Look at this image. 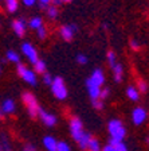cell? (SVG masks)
<instances>
[{"instance_id":"obj_25","label":"cell","mask_w":149,"mask_h":151,"mask_svg":"<svg viewBox=\"0 0 149 151\" xmlns=\"http://www.w3.org/2000/svg\"><path fill=\"white\" fill-rule=\"evenodd\" d=\"M47 16H48L50 19H55L56 16H58V8H56L55 6H50L47 7Z\"/></svg>"},{"instance_id":"obj_29","label":"cell","mask_w":149,"mask_h":151,"mask_svg":"<svg viewBox=\"0 0 149 151\" xmlns=\"http://www.w3.org/2000/svg\"><path fill=\"white\" fill-rule=\"evenodd\" d=\"M91 103H93V107L96 108V109H102V107H103V101L102 100L97 99V100H91Z\"/></svg>"},{"instance_id":"obj_36","label":"cell","mask_w":149,"mask_h":151,"mask_svg":"<svg viewBox=\"0 0 149 151\" xmlns=\"http://www.w3.org/2000/svg\"><path fill=\"white\" fill-rule=\"evenodd\" d=\"M36 1H39V4H41L42 8H44V7H47L50 4V1L51 0H36Z\"/></svg>"},{"instance_id":"obj_5","label":"cell","mask_w":149,"mask_h":151,"mask_svg":"<svg viewBox=\"0 0 149 151\" xmlns=\"http://www.w3.org/2000/svg\"><path fill=\"white\" fill-rule=\"evenodd\" d=\"M18 74L20 76V78L23 81H26L30 85H36L38 78H36V73L34 70L28 69L27 66L22 65V63H18Z\"/></svg>"},{"instance_id":"obj_26","label":"cell","mask_w":149,"mask_h":151,"mask_svg":"<svg viewBox=\"0 0 149 151\" xmlns=\"http://www.w3.org/2000/svg\"><path fill=\"white\" fill-rule=\"evenodd\" d=\"M55 151H71V148L66 142H58V147Z\"/></svg>"},{"instance_id":"obj_24","label":"cell","mask_w":149,"mask_h":151,"mask_svg":"<svg viewBox=\"0 0 149 151\" xmlns=\"http://www.w3.org/2000/svg\"><path fill=\"white\" fill-rule=\"evenodd\" d=\"M118 61H117V55H115V53L114 51H108V63H109V66L112 68V66H114L115 63H117Z\"/></svg>"},{"instance_id":"obj_2","label":"cell","mask_w":149,"mask_h":151,"mask_svg":"<svg viewBox=\"0 0 149 151\" xmlns=\"http://www.w3.org/2000/svg\"><path fill=\"white\" fill-rule=\"evenodd\" d=\"M108 132L112 140H124L126 136V128L124 123L118 119H112L108 123Z\"/></svg>"},{"instance_id":"obj_9","label":"cell","mask_w":149,"mask_h":151,"mask_svg":"<svg viewBox=\"0 0 149 151\" xmlns=\"http://www.w3.org/2000/svg\"><path fill=\"white\" fill-rule=\"evenodd\" d=\"M38 116L41 117V120H42V123H43L44 126H47V127H54L56 124V116L55 115H53V113H50V112H47V111H44V109H39V113H38Z\"/></svg>"},{"instance_id":"obj_8","label":"cell","mask_w":149,"mask_h":151,"mask_svg":"<svg viewBox=\"0 0 149 151\" xmlns=\"http://www.w3.org/2000/svg\"><path fill=\"white\" fill-rule=\"evenodd\" d=\"M61 32V37L65 39L66 42L73 41V38L75 37V32H77V26L75 24H63L59 30Z\"/></svg>"},{"instance_id":"obj_6","label":"cell","mask_w":149,"mask_h":151,"mask_svg":"<svg viewBox=\"0 0 149 151\" xmlns=\"http://www.w3.org/2000/svg\"><path fill=\"white\" fill-rule=\"evenodd\" d=\"M22 53H23V55H24L26 58H27V60L32 63V65H34V63L39 60L36 49H35V47L32 46L30 42H26V43L22 45Z\"/></svg>"},{"instance_id":"obj_21","label":"cell","mask_w":149,"mask_h":151,"mask_svg":"<svg viewBox=\"0 0 149 151\" xmlns=\"http://www.w3.org/2000/svg\"><path fill=\"white\" fill-rule=\"evenodd\" d=\"M109 143L113 146V148H114L115 151H129L128 150V146L125 145L122 140H112V139H110Z\"/></svg>"},{"instance_id":"obj_37","label":"cell","mask_w":149,"mask_h":151,"mask_svg":"<svg viewBox=\"0 0 149 151\" xmlns=\"http://www.w3.org/2000/svg\"><path fill=\"white\" fill-rule=\"evenodd\" d=\"M101 151H115L114 148H113V146L110 145V143H109V145H106L105 147H102L101 148Z\"/></svg>"},{"instance_id":"obj_18","label":"cell","mask_w":149,"mask_h":151,"mask_svg":"<svg viewBox=\"0 0 149 151\" xmlns=\"http://www.w3.org/2000/svg\"><path fill=\"white\" fill-rule=\"evenodd\" d=\"M101 145H99V142L97 140L96 138H91L87 143V147H86V151H101Z\"/></svg>"},{"instance_id":"obj_10","label":"cell","mask_w":149,"mask_h":151,"mask_svg":"<svg viewBox=\"0 0 149 151\" xmlns=\"http://www.w3.org/2000/svg\"><path fill=\"white\" fill-rule=\"evenodd\" d=\"M86 89H87L89 96L91 97V100H97V99H99V93H101V89L102 88L98 86V85H96L94 82H91L89 78L86 80Z\"/></svg>"},{"instance_id":"obj_31","label":"cell","mask_w":149,"mask_h":151,"mask_svg":"<svg viewBox=\"0 0 149 151\" xmlns=\"http://www.w3.org/2000/svg\"><path fill=\"white\" fill-rule=\"evenodd\" d=\"M43 82L46 85H51V82H53V76L48 74V73H44L43 74Z\"/></svg>"},{"instance_id":"obj_28","label":"cell","mask_w":149,"mask_h":151,"mask_svg":"<svg viewBox=\"0 0 149 151\" xmlns=\"http://www.w3.org/2000/svg\"><path fill=\"white\" fill-rule=\"evenodd\" d=\"M87 57L85 55V54H78L77 55V62L79 63V65H86L87 63Z\"/></svg>"},{"instance_id":"obj_16","label":"cell","mask_w":149,"mask_h":151,"mask_svg":"<svg viewBox=\"0 0 149 151\" xmlns=\"http://www.w3.org/2000/svg\"><path fill=\"white\" fill-rule=\"evenodd\" d=\"M126 96L130 101H137L140 99V92H138V89H137L136 86H128Z\"/></svg>"},{"instance_id":"obj_34","label":"cell","mask_w":149,"mask_h":151,"mask_svg":"<svg viewBox=\"0 0 149 151\" xmlns=\"http://www.w3.org/2000/svg\"><path fill=\"white\" fill-rule=\"evenodd\" d=\"M22 151H36V147H35L34 145H30V143H28V145H26L24 147H23Z\"/></svg>"},{"instance_id":"obj_19","label":"cell","mask_w":149,"mask_h":151,"mask_svg":"<svg viewBox=\"0 0 149 151\" xmlns=\"http://www.w3.org/2000/svg\"><path fill=\"white\" fill-rule=\"evenodd\" d=\"M6 58H7V61H9V62H12V63H20V55L14 50L7 51Z\"/></svg>"},{"instance_id":"obj_32","label":"cell","mask_w":149,"mask_h":151,"mask_svg":"<svg viewBox=\"0 0 149 151\" xmlns=\"http://www.w3.org/2000/svg\"><path fill=\"white\" fill-rule=\"evenodd\" d=\"M146 89H148V86H146V82L145 81H138V92H141V93H145Z\"/></svg>"},{"instance_id":"obj_40","label":"cell","mask_w":149,"mask_h":151,"mask_svg":"<svg viewBox=\"0 0 149 151\" xmlns=\"http://www.w3.org/2000/svg\"><path fill=\"white\" fill-rule=\"evenodd\" d=\"M62 1H66V3H70V1H73V0H62Z\"/></svg>"},{"instance_id":"obj_43","label":"cell","mask_w":149,"mask_h":151,"mask_svg":"<svg viewBox=\"0 0 149 151\" xmlns=\"http://www.w3.org/2000/svg\"><path fill=\"white\" fill-rule=\"evenodd\" d=\"M0 72H1V70H0Z\"/></svg>"},{"instance_id":"obj_44","label":"cell","mask_w":149,"mask_h":151,"mask_svg":"<svg viewBox=\"0 0 149 151\" xmlns=\"http://www.w3.org/2000/svg\"><path fill=\"white\" fill-rule=\"evenodd\" d=\"M148 142H149V140H148Z\"/></svg>"},{"instance_id":"obj_38","label":"cell","mask_w":149,"mask_h":151,"mask_svg":"<svg viewBox=\"0 0 149 151\" xmlns=\"http://www.w3.org/2000/svg\"><path fill=\"white\" fill-rule=\"evenodd\" d=\"M53 1H54V6H55V7H58L59 4H62V3H63L62 0H53Z\"/></svg>"},{"instance_id":"obj_3","label":"cell","mask_w":149,"mask_h":151,"mask_svg":"<svg viewBox=\"0 0 149 151\" xmlns=\"http://www.w3.org/2000/svg\"><path fill=\"white\" fill-rule=\"evenodd\" d=\"M50 88H51V92L55 96V99H58V100H65L67 97L68 94L67 88H66V84L63 81V78H61V77L53 78V82L50 85Z\"/></svg>"},{"instance_id":"obj_14","label":"cell","mask_w":149,"mask_h":151,"mask_svg":"<svg viewBox=\"0 0 149 151\" xmlns=\"http://www.w3.org/2000/svg\"><path fill=\"white\" fill-rule=\"evenodd\" d=\"M0 108H1V111L4 112V115H8V113H14L15 112V101L12 100V99H6V100L1 103V105H0Z\"/></svg>"},{"instance_id":"obj_33","label":"cell","mask_w":149,"mask_h":151,"mask_svg":"<svg viewBox=\"0 0 149 151\" xmlns=\"http://www.w3.org/2000/svg\"><path fill=\"white\" fill-rule=\"evenodd\" d=\"M130 47L133 49V50H138V49H140V43H138L136 39H132L130 41Z\"/></svg>"},{"instance_id":"obj_12","label":"cell","mask_w":149,"mask_h":151,"mask_svg":"<svg viewBox=\"0 0 149 151\" xmlns=\"http://www.w3.org/2000/svg\"><path fill=\"white\" fill-rule=\"evenodd\" d=\"M26 20L24 19H16L12 22V30L18 37H23L26 34Z\"/></svg>"},{"instance_id":"obj_17","label":"cell","mask_w":149,"mask_h":151,"mask_svg":"<svg viewBox=\"0 0 149 151\" xmlns=\"http://www.w3.org/2000/svg\"><path fill=\"white\" fill-rule=\"evenodd\" d=\"M4 3H6V8L8 12L14 14L18 11L19 8V0H4Z\"/></svg>"},{"instance_id":"obj_39","label":"cell","mask_w":149,"mask_h":151,"mask_svg":"<svg viewBox=\"0 0 149 151\" xmlns=\"http://www.w3.org/2000/svg\"><path fill=\"white\" fill-rule=\"evenodd\" d=\"M3 117H4V112L1 111V108H0V119H3Z\"/></svg>"},{"instance_id":"obj_13","label":"cell","mask_w":149,"mask_h":151,"mask_svg":"<svg viewBox=\"0 0 149 151\" xmlns=\"http://www.w3.org/2000/svg\"><path fill=\"white\" fill-rule=\"evenodd\" d=\"M43 147L46 151H55L58 147V140H56L54 136H44L43 138Z\"/></svg>"},{"instance_id":"obj_20","label":"cell","mask_w":149,"mask_h":151,"mask_svg":"<svg viewBox=\"0 0 149 151\" xmlns=\"http://www.w3.org/2000/svg\"><path fill=\"white\" fill-rule=\"evenodd\" d=\"M28 26H30L32 30H38L39 27L43 26V19H42L41 16H34V18H31V20L28 22Z\"/></svg>"},{"instance_id":"obj_22","label":"cell","mask_w":149,"mask_h":151,"mask_svg":"<svg viewBox=\"0 0 149 151\" xmlns=\"http://www.w3.org/2000/svg\"><path fill=\"white\" fill-rule=\"evenodd\" d=\"M34 72L38 73V74H44L46 73V62L42 60H38L34 63Z\"/></svg>"},{"instance_id":"obj_15","label":"cell","mask_w":149,"mask_h":151,"mask_svg":"<svg viewBox=\"0 0 149 151\" xmlns=\"http://www.w3.org/2000/svg\"><path fill=\"white\" fill-rule=\"evenodd\" d=\"M113 72V77H114L115 82H121L122 81V74H124V69H122V65L120 62H117L114 66L110 68Z\"/></svg>"},{"instance_id":"obj_11","label":"cell","mask_w":149,"mask_h":151,"mask_svg":"<svg viewBox=\"0 0 149 151\" xmlns=\"http://www.w3.org/2000/svg\"><path fill=\"white\" fill-rule=\"evenodd\" d=\"M89 80H90L91 82H94L96 85H98V86L102 88L103 82H105V74H103L102 69H94L93 73H91V76L89 77Z\"/></svg>"},{"instance_id":"obj_1","label":"cell","mask_w":149,"mask_h":151,"mask_svg":"<svg viewBox=\"0 0 149 151\" xmlns=\"http://www.w3.org/2000/svg\"><path fill=\"white\" fill-rule=\"evenodd\" d=\"M70 132H71L73 139L78 143V146H79L82 150L86 151L87 143H89V140H90L93 136L83 129V123L81 122L79 117H73V119L70 120Z\"/></svg>"},{"instance_id":"obj_42","label":"cell","mask_w":149,"mask_h":151,"mask_svg":"<svg viewBox=\"0 0 149 151\" xmlns=\"http://www.w3.org/2000/svg\"><path fill=\"white\" fill-rule=\"evenodd\" d=\"M0 1H1V0H0Z\"/></svg>"},{"instance_id":"obj_35","label":"cell","mask_w":149,"mask_h":151,"mask_svg":"<svg viewBox=\"0 0 149 151\" xmlns=\"http://www.w3.org/2000/svg\"><path fill=\"white\" fill-rule=\"evenodd\" d=\"M22 3L24 4V6H27V7H31V6H34V4L36 3V0H22Z\"/></svg>"},{"instance_id":"obj_4","label":"cell","mask_w":149,"mask_h":151,"mask_svg":"<svg viewBox=\"0 0 149 151\" xmlns=\"http://www.w3.org/2000/svg\"><path fill=\"white\" fill-rule=\"evenodd\" d=\"M22 99H23V103H24L26 108H27L28 115H30L31 117L38 116L41 107H39V104H38V101H36V99H35L34 94L30 93V92H24L23 96H22Z\"/></svg>"},{"instance_id":"obj_23","label":"cell","mask_w":149,"mask_h":151,"mask_svg":"<svg viewBox=\"0 0 149 151\" xmlns=\"http://www.w3.org/2000/svg\"><path fill=\"white\" fill-rule=\"evenodd\" d=\"M0 143H1L3 151H12V146H11L8 138H7L4 134H1V135H0Z\"/></svg>"},{"instance_id":"obj_7","label":"cell","mask_w":149,"mask_h":151,"mask_svg":"<svg viewBox=\"0 0 149 151\" xmlns=\"http://www.w3.org/2000/svg\"><path fill=\"white\" fill-rule=\"evenodd\" d=\"M146 117H148V113H146L145 108L136 107L132 111V122H133L136 126H141L146 120Z\"/></svg>"},{"instance_id":"obj_27","label":"cell","mask_w":149,"mask_h":151,"mask_svg":"<svg viewBox=\"0 0 149 151\" xmlns=\"http://www.w3.org/2000/svg\"><path fill=\"white\" fill-rule=\"evenodd\" d=\"M36 35L39 39H44V38L47 37V31H46V27L44 26H42V27H39L36 30Z\"/></svg>"},{"instance_id":"obj_30","label":"cell","mask_w":149,"mask_h":151,"mask_svg":"<svg viewBox=\"0 0 149 151\" xmlns=\"http://www.w3.org/2000/svg\"><path fill=\"white\" fill-rule=\"evenodd\" d=\"M109 93H110V91H109L108 88H102V89H101V93H99V100L103 101L109 96Z\"/></svg>"},{"instance_id":"obj_41","label":"cell","mask_w":149,"mask_h":151,"mask_svg":"<svg viewBox=\"0 0 149 151\" xmlns=\"http://www.w3.org/2000/svg\"><path fill=\"white\" fill-rule=\"evenodd\" d=\"M0 151H3V147H1V143H0Z\"/></svg>"}]
</instances>
